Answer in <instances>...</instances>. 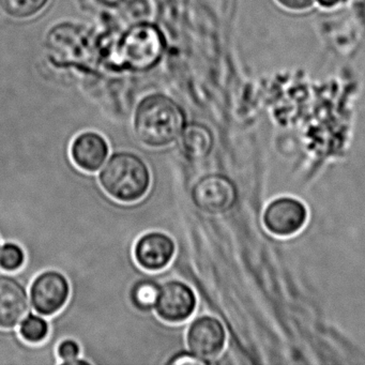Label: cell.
Masks as SVG:
<instances>
[{"label": "cell", "instance_id": "obj_1", "mask_svg": "<svg viewBox=\"0 0 365 365\" xmlns=\"http://www.w3.org/2000/svg\"><path fill=\"white\" fill-rule=\"evenodd\" d=\"M185 127L182 108L164 95H151L140 102L134 116V131L148 147L162 148L178 140Z\"/></svg>", "mask_w": 365, "mask_h": 365}, {"label": "cell", "instance_id": "obj_2", "mask_svg": "<svg viewBox=\"0 0 365 365\" xmlns=\"http://www.w3.org/2000/svg\"><path fill=\"white\" fill-rule=\"evenodd\" d=\"M104 191L121 202H134L144 197L151 183L146 162L135 153L119 151L106 162L99 175Z\"/></svg>", "mask_w": 365, "mask_h": 365}, {"label": "cell", "instance_id": "obj_3", "mask_svg": "<svg viewBox=\"0 0 365 365\" xmlns=\"http://www.w3.org/2000/svg\"><path fill=\"white\" fill-rule=\"evenodd\" d=\"M165 40L155 25L138 24L125 33L118 46L119 63L125 69L145 71L155 67L163 54Z\"/></svg>", "mask_w": 365, "mask_h": 365}, {"label": "cell", "instance_id": "obj_4", "mask_svg": "<svg viewBox=\"0 0 365 365\" xmlns=\"http://www.w3.org/2000/svg\"><path fill=\"white\" fill-rule=\"evenodd\" d=\"M238 191L232 179L221 174L202 176L192 189L194 205L209 215H223L234 208Z\"/></svg>", "mask_w": 365, "mask_h": 365}, {"label": "cell", "instance_id": "obj_5", "mask_svg": "<svg viewBox=\"0 0 365 365\" xmlns=\"http://www.w3.org/2000/svg\"><path fill=\"white\" fill-rule=\"evenodd\" d=\"M69 294V282L58 271H46L38 275L31 288L34 309L43 316H52L61 311L67 303Z\"/></svg>", "mask_w": 365, "mask_h": 365}, {"label": "cell", "instance_id": "obj_6", "mask_svg": "<svg viewBox=\"0 0 365 365\" xmlns=\"http://www.w3.org/2000/svg\"><path fill=\"white\" fill-rule=\"evenodd\" d=\"M196 302L195 292L189 285L180 281H170L161 286L155 309L164 322L178 324L191 317Z\"/></svg>", "mask_w": 365, "mask_h": 365}, {"label": "cell", "instance_id": "obj_7", "mask_svg": "<svg viewBox=\"0 0 365 365\" xmlns=\"http://www.w3.org/2000/svg\"><path fill=\"white\" fill-rule=\"evenodd\" d=\"M226 331L223 324L212 316L196 318L187 333L190 351L204 360L221 354L225 346Z\"/></svg>", "mask_w": 365, "mask_h": 365}, {"label": "cell", "instance_id": "obj_8", "mask_svg": "<svg viewBox=\"0 0 365 365\" xmlns=\"http://www.w3.org/2000/svg\"><path fill=\"white\" fill-rule=\"evenodd\" d=\"M307 219L304 205L292 197L273 200L267 206L262 217L267 230L279 237L296 234L304 226Z\"/></svg>", "mask_w": 365, "mask_h": 365}, {"label": "cell", "instance_id": "obj_9", "mask_svg": "<svg viewBox=\"0 0 365 365\" xmlns=\"http://www.w3.org/2000/svg\"><path fill=\"white\" fill-rule=\"evenodd\" d=\"M29 311L26 288L16 277L0 274V329H14Z\"/></svg>", "mask_w": 365, "mask_h": 365}, {"label": "cell", "instance_id": "obj_10", "mask_svg": "<svg viewBox=\"0 0 365 365\" xmlns=\"http://www.w3.org/2000/svg\"><path fill=\"white\" fill-rule=\"evenodd\" d=\"M176 251L174 240L163 232H153L138 239L134 256L142 268L159 271L168 266Z\"/></svg>", "mask_w": 365, "mask_h": 365}, {"label": "cell", "instance_id": "obj_11", "mask_svg": "<svg viewBox=\"0 0 365 365\" xmlns=\"http://www.w3.org/2000/svg\"><path fill=\"white\" fill-rule=\"evenodd\" d=\"M108 142L101 134L84 132L71 145V157L74 163L85 172H97L108 158Z\"/></svg>", "mask_w": 365, "mask_h": 365}, {"label": "cell", "instance_id": "obj_12", "mask_svg": "<svg viewBox=\"0 0 365 365\" xmlns=\"http://www.w3.org/2000/svg\"><path fill=\"white\" fill-rule=\"evenodd\" d=\"M215 138L206 125L191 123L185 125L179 136V147L183 155L192 161L206 159L213 149Z\"/></svg>", "mask_w": 365, "mask_h": 365}, {"label": "cell", "instance_id": "obj_13", "mask_svg": "<svg viewBox=\"0 0 365 365\" xmlns=\"http://www.w3.org/2000/svg\"><path fill=\"white\" fill-rule=\"evenodd\" d=\"M160 289L161 286L153 279H140L132 286L130 294L132 303L140 311H151L157 304Z\"/></svg>", "mask_w": 365, "mask_h": 365}, {"label": "cell", "instance_id": "obj_14", "mask_svg": "<svg viewBox=\"0 0 365 365\" xmlns=\"http://www.w3.org/2000/svg\"><path fill=\"white\" fill-rule=\"evenodd\" d=\"M48 0H0V8L18 20L33 18L43 10Z\"/></svg>", "mask_w": 365, "mask_h": 365}, {"label": "cell", "instance_id": "obj_15", "mask_svg": "<svg viewBox=\"0 0 365 365\" xmlns=\"http://www.w3.org/2000/svg\"><path fill=\"white\" fill-rule=\"evenodd\" d=\"M50 327L48 322L41 316L29 314L22 320L20 334L27 343L39 344L48 337Z\"/></svg>", "mask_w": 365, "mask_h": 365}, {"label": "cell", "instance_id": "obj_16", "mask_svg": "<svg viewBox=\"0 0 365 365\" xmlns=\"http://www.w3.org/2000/svg\"><path fill=\"white\" fill-rule=\"evenodd\" d=\"M25 262V252L16 243H6L0 250V268L12 272L22 268Z\"/></svg>", "mask_w": 365, "mask_h": 365}, {"label": "cell", "instance_id": "obj_17", "mask_svg": "<svg viewBox=\"0 0 365 365\" xmlns=\"http://www.w3.org/2000/svg\"><path fill=\"white\" fill-rule=\"evenodd\" d=\"M57 354L63 364H68L70 361L80 358L81 347L78 341H73V339H66L59 344Z\"/></svg>", "mask_w": 365, "mask_h": 365}, {"label": "cell", "instance_id": "obj_18", "mask_svg": "<svg viewBox=\"0 0 365 365\" xmlns=\"http://www.w3.org/2000/svg\"><path fill=\"white\" fill-rule=\"evenodd\" d=\"M168 363V364H207L209 362L196 356L193 352L182 351L173 356Z\"/></svg>", "mask_w": 365, "mask_h": 365}, {"label": "cell", "instance_id": "obj_19", "mask_svg": "<svg viewBox=\"0 0 365 365\" xmlns=\"http://www.w3.org/2000/svg\"><path fill=\"white\" fill-rule=\"evenodd\" d=\"M283 7L290 10H304L312 7L315 0H277Z\"/></svg>", "mask_w": 365, "mask_h": 365}, {"label": "cell", "instance_id": "obj_20", "mask_svg": "<svg viewBox=\"0 0 365 365\" xmlns=\"http://www.w3.org/2000/svg\"><path fill=\"white\" fill-rule=\"evenodd\" d=\"M339 0H318V3L322 6V7L331 8L334 7L339 4Z\"/></svg>", "mask_w": 365, "mask_h": 365}]
</instances>
